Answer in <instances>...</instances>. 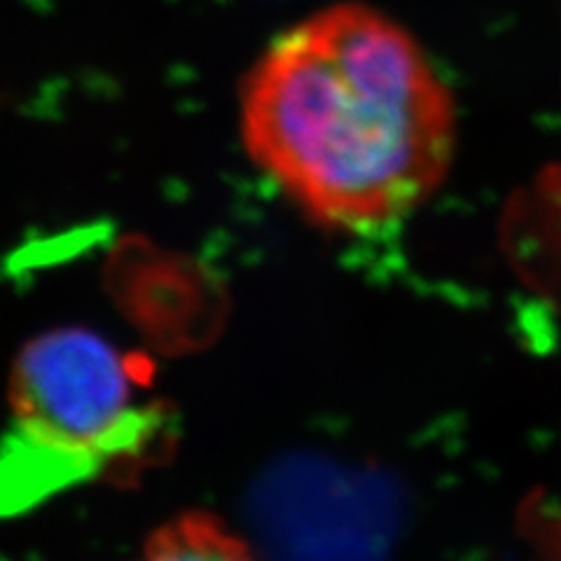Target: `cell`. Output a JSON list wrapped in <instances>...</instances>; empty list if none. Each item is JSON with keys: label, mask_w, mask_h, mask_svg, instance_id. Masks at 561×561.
Returning <instances> with one entry per match:
<instances>
[{"label": "cell", "mask_w": 561, "mask_h": 561, "mask_svg": "<svg viewBox=\"0 0 561 561\" xmlns=\"http://www.w3.org/2000/svg\"><path fill=\"white\" fill-rule=\"evenodd\" d=\"M152 554L157 557H239L241 542L222 526L206 519H185L171 524L154 536Z\"/></svg>", "instance_id": "obj_3"}, {"label": "cell", "mask_w": 561, "mask_h": 561, "mask_svg": "<svg viewBox=\"0 0 561 561\" xmlns=\"http://www.w3.org/2000/svg\"><path fill=\"white\" fill-rule=\"evenodd\" d=\"M12 421L0 435V482L45 505L154 449L164 412L138 398L119 351L90 330L64 328L16 358Z\"/></svg>", "instance_id": "obj_2"}, {"label": "cell", "mask_w": 561, "mask_h": 561, "mask_svg": "<svg viewBox=\"0 0 561 561\" xmlns=\"http://www.w3.org/2000/svg\"><path fill=\"white\" fill-rule=\"evenodd\" d=\"M243 144L316 225L370 232L443 185L456 119L424 51L365 5L311 16L243 84Z\"/></svg>", "instance_id": "obj_1"}]
</instances>
